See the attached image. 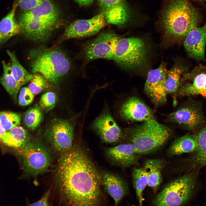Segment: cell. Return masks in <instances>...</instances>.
I'll return each mask as SVG.
<instances>
[{
  "instance_id": "6da1fadb",
  "label": "cell",
  "mask_w": 206,
  "mask_h": 206,
  "mask_svg": "<svg viewBox=\"0 0 206 206\" xmlns=\"http://www.w3.org/2000/svg\"><path fill=\"white\" fill-rule=\"evenodd\" d=\"M56 179L61 197L68 205L94 206L101 197V175L86 152L72 148L62 154Z\"/></svg>"
},
{
  "instance_id": "7a4b0ae2",
  "label": "cell",
  "mask_w": 206,
  "mask_h": 206,
  "mask_svg": "<svg viewBox=\"0 0 206 206\" xmlns=\"http://www.w3.org/2000/svg\"><path fill=\"white\" fill-rule=\"evenodd\" d=\"M199 11L189 0H171L164 10L162 22L166 41L170 45L184 40L201 21Z\"/></svg>"
},
{
  "instance_id": "3957f363",
  "label": "cell",
  "mask_w": 206,
  "mask_h": 206,
  "mask_svg": "<svg viewBox=\"0 0 206 206\" xmlns=\"http://www.w3.org/2000/svg\"><path fill=\"white\" fill-rule=\"evenodd\" d=\"M29 55L32 72L41 73L45 79L56 86L70 68L68 58L58 48L41 47L32 49Z\"/></svg>"
},
{
  "instance_id": "277c9868",
  "label": "cell",
  "mask_w": 206,
  "mask_h": 206,
  "mask_svg": "<svg viewBox=\"0 0 206 206\" xmlns=\"http://www.w3.org/2000/svg\"><path fill=\"white\" fill-rule=\"evenodd\" d=\"M170 130L155 119L126 129L123 134L134 146L137 154H145L157 149L167 141Z\"/></svg>"
},
{
  "instance_id": "5b68a950",
  "label": "cell",
  "mask_w": 206,
  "mask_h": 206,
  "mask_svg": "<svg viewBox=\"0 0 206 206\" xmlns=\"http://www.w3.org/2000/svg\"><path fill=\"white\" fill-rule=\"evenodd\" d=\"M150 50L149 45L140 37L120 38L116 45L113 60L126 70L142 71L148 64Z\"/></svg>"
},
{
  "instance_id": "8992f818",
  "label": "cell",
  "mask_w": 206,
  "mask_h": 206,
  "mask_svg": "<svg viewBox=\"0 0 206 206\" xmlns=\"http://www.w3.org/2000/svg\"><path fill=\"white\" fill-rule=\"evenodd\" d=\"M195 179L187 175L171 181L157 195L153 204L156 206H180L185 204L193 193Z\"/></svg>"
},
{
  "instance_id": "52a82bcc",
  "label": "cell",
  "mask_w": 206,
  "mask_h": 206,
  "mask_svg": "<svg viewBox=\"0 0 206 206\" xmlns=\"http://www.w3.org/2000/svg\"><path fill=\"white\" fill-rule=\"evenodd\" d=\"M22 153L23 167L27 174L36 176L48 170L52 158L49 150L43 144L38 142L29 141Z\"/></svg>"
},
{
  "instance_id": "ba28073f",
  "label": "cell",
  "mask_w": 206,
  "mask_h": 206,
  "mask_svg": "<svg viewBox=\"0 0 206 206\" xmlns=\"http://www.w3.org/2000/svg\"><path fill=\"white\" fill-rule=\"evenodd\" d=\"M120 38L112 32L100 33L83 45L82 53L85 60L90 62L100 58L113 60L116 45Z\"/></svg>"
},
{
  "instance_id": "9c48e42d",
  "label": "cell",
  "mask_w": 206,
  "mask_h": 206,
  "mask_svg": "<svg viewBox=\"0 0 206 206\" xmlns=\"http://www.w3.org/2000/svg\"><path fill=\"white\" fill-rule=\"evenodd\" d=\"M46 136L48 142L55 150L63 153L72 148L73 128L66 120L55 119L48 128Z\"/></svg>"
},
{
  "instance_id": "30bf717a",
  "label": "cell",
  "mask_w": 206,
  "mask_h": 206,
  "mask_svg": "<svg viewBox=\"0 0 206 206\" xmlns=\"http://www.w3.org/2000/svg\"><path fill=\"white\" fill-rule=\"evenodd\" d=\"M107 23L105 15L102 12L89 19L76 20L66 27L59 42L93 35L105 27Z\"/></svg>"
},
{
  "instance_id": "8fae6325",
  "label": "cell",
  "mask_w": 206,
  "mask_h": 206,
  "mask_svg": "<svg viewBox=\"0 0 206 206\" xmlns=\"http://www.w3.org/2000/svg\"><path fill=\"white\" fill-rule=\"evenodd\" d=\"M21 33L28 39L39 42L47 40L53 32L59 27L62 21L31 19L18 20Z\"/></svg>"
},
{
  "instance_id": "7c38bea8",
  "label": "cell",
  "mask_w": 206,
  "mask_h": 206,
  "mask_svg": "<svg viewBox=\"0 0 206 206\" xmlns=\"http://www.w3.org/2000/svg\"><path fill=\"white\" fill-rule=\"evenodd\" d=\"M168 72L166 64L163 62L158 68L148 73L144 90L155 104H161L167 100L165 85Z\"/></svg>"
},
{
  "instance_id": "4fadbf2b",
  "label": "cell",
  "mask_w": 206,
  "mask_h": 206,
  "mask_svg": "<svg viewBox=\"0 0 206 206\" xmlns=\"http://www.w3.org/2000/svg\"><path fill=\"white\" fill-rule=\"evenodd\" d=\"M97 1L107 23L122 26L130 20L132 12L126 0H97Z\"/></svg>"
},
{
  "instance_id": "5bb4252c",
  "label": "cell",
  "mask_w": 206,
  "mask_h": 206,
  "mask_svg": "<svg viewBox=\"0 0 206 206\" xmlns=\"http://www.w3.org/2000/svg\"><path fill=\"white\" fill-rule=\"evenodd\" d=\"M206 42V22L203 26L195 27L190 31L184 39V46L190 57L204 60Z\"/></svg>"
},
{
  "instance_id": "9a60e30c",
  "label": "cell",
  "mask_w": 206,
  "mask_h": 206,
  "mask_svg": "<svg viewBox=\"0 0 206 206\" xmlns=\"http://www.w3.org/2000/svg\"><path fill=\"white\" fill-rule=\"evenodd\" d=\"M92 126L105 142L115 143L123 137L121 130L108 112H104L97 117L94 122Z\"/></svg>"
},
{
  "instance_id": "2e32d148",
  "label": "cell",
  "mask_w": 206,
  "mask_h": 206,
  "mask_svg": "<svg viewBox=\"0 0 206 206\" xmlns=\"http://www.w3.org/2000/svg\"><path fill=\"white\" fill-rule=\"evenodd\" d=\"M121 116L132 121H146L154 119L151 110L139 99L130 97L122 104L120 111Z\"/></svg>"
},
{
  "instance_id": "e0dca14e",
  "label": "cell",
  "mask_w": 206,
  "mask_h": 206,
  "mask_svg": "<svg viewBox=\"0 0 206 206\" xmlns=\"http://www.w3.org/2000/svg\"><path fill=\"white\" fill-rule=\"evenodd\" d=\"M169 120L189 129H193L201 124L203 118L201 113L192 106H184L171 113Z\"/></svg>"
},
{
  "instance_id": "ac0fdd59",
  "label": "cell",
  "mask_w": 206,
  "mask_h": 206,
  "mask_svg": "<svg viewBox=\"0 0 206 206\" xmlns=\"http://www.w3.org/2000/svg\"><path fill=\"white\" fill-rule=\"evenodd\" d=\"M106 153L113 162L126 167L138 164V159L134 145L131 143L123 144L108 148Z\"/></svg>"
},
{
  "instance_id": "d6986e66",
  "label": "cell",
  "mask_w": 206,
  "mask_h": 206,
  "mask_svg": "<svg viewBox=\"0 0 206 206\" xmlns=\"http://www.w3.org/2000/svg\"><path fill=\"white\" fill-rule=\"evenodd\" d=\"M31 19L62 21L59 9L51 0H43L35 7L23 11L18 16V20Z\"/></svg>"
},
{
  "instance_id": "ffe728a7",
  "label": "cell",
  "mask_w": 206,
  "mask_h": 206,
  "mask_svg": "<svg viewBox=\"0 0 206 206\" xmlns=\"http://www.w3.org/2000/svg\"><path fill=\"white\" fill-rule=\"evenodd\" d=\"M190 79V83L182 86L177 92L179 96L201 95L206 97V71L185 74L181 79V83L183 81Z\"/></svg>"
},
{
  "instance_id": "44dd1931",
  "label": "cell",
  "mask_w": 206,
  "mask_h": 206,
  "mask_svg": "<svg viewBox=\"0 0 206 206\" xmlns=\"http://www.w3.org/2000/svg\"><path fill=\"white\" fill-rule=\"evenodd\" d=\"M102 183L108 193L117 205L126 195L128 187L126 183L119 177L105 172L101 175Z\"/></svg>"
},
{
  "instance_id": "7402d4cb",
  "label": "cell",
  "mask_w": 206,
  "mask_h": 206,
  "mask_svg": "<svg viewBox=\"0 0 206 206\" xmlns=\"http://www.w3.org/2000/svg\"><path fill=\"white\" fill-rule=\"evenodd\" d=\"M18 6L15 3L8 13L0 21V44L6 42L11 37L21 33L20 26L15 18Z\"/></svg>"
},
{
  "instance_id": "603a6c76",
  "label": "cell",
  "mask_w": 206,
  "mask_h": 206,
  "mask_svg": "<svg viewBox=\"0 0 206 206\" xmlns=\"http://www.w3.org/2000/svg\"><path fill=\"white\" fill-rule=\"evenodd\" d=\"M29 140V135L27 131L18 126L7 132L2 143L9 147L21 150L22 152Z\"/></svg>"
},
{
  "instance_id": "cb8c5ba5",
  "label": "cell",
  "mask_w": 206,
  "mask_h": 206,
  "mask_svg": "<svg viewBox=\"0 0 206 206\" xmlns=\"http://www.w3.org/2000/svg\"><path fill=\"white\" fill-rule=\"evenodd\" d=\"M197 147L196 136L187 134L174 141L169 148V153L171 156L180 155L196 151Z\"/></svg>"
},
{
  "instance_id": "d4e9b609",
  "label": "cell",
  "mask_w": 206,
  "mask_h": 206,
  "mask_svg": "<svg viewBox=\"0 0 206 206\" xmlns=\"http://www.w3.org/2000/svg\"><path fill=\"white\" fill-rule=\"evenodd\" d=\"M161 161L159 159H147L145 160L143 168L147 176V185L156 191L162 180Z\"/></svg>"
},
{
  "instance_id": "484cf974",
  "label": "cell",
  "mask_w": 206,
  "mask_h": 206,
  "mask_svg": "<svg viewBox=\"0 0 206 206\" xmlns=\"http://www.w3.org/2000/svg\"><path fill=\"white\" fill-rule=\"evenodd\" d=\"M187 71V68L179 62L176 61L171 69L168 71L165 85L167 94L177 92L181 85V76Z\"/></svg>"
},
{
  "instance_id": "4316f807",
  "label": "cell",
  "mask_w": 206,
  "mask_h": 206,
  "mask_svg": "<svg viewBox=\"0 0 206 206\" xmlns=\"http://www.w3.org/2000/svg\"><path fill=\"white\" fill-rule=\"evenodd\" d=\"M2 63L3 73L0 78V82L8 93L15 100L21 86L13 75L11 65L4 61H3Z\"/></svg>"
},
{
  "instance_id": "83f0119b",
  "label": "cell",
  "mask_w": 206,
  "mask_h": 206,
  "mask_svg": "<svg viewBox=\"0 0 206 206\" xmlns=\"http://www.w3.org/2000/svg\"><path fill=\"white\" fill-rule=\"evenodd\" d=\"M7 52L11 60L13 75L17 83L21 87L31 81L33 74L29 73L21 64L14 52L7 50Z\"/></svg>"
},
{
  "instance_id": "f1b7e54d",
  "label": "cell",
  "mask_w": 206,
  "mask_h": 206,
  "mask_svg": "<svg viewBox=\"0 0 206 206\" xmlns=\"http://www.w3.org/2000/svg\"><path fill=\"white\" fill-rule=\"evenodd\" d=\"M132 175L133 186L139 205L141 206L142 202L144 200L143 197V191L147 185V175L143 168H134Z\"/></svg>"
},
{
  "instance_id": "f546056e",
  "label": "cell",
  "mask_w": 206,
  "mask_h": 206,
  "mask_svg": "<svg viewBox=\"0 0 206 206\" xmlns=\"http://www.w3.org/2000/svg\"><path fill=\"white\" fill-rule=\"evenodd\" d=\"M195 136L198 147L192 161L194 165L206 166V127L201 129Z\"/></svg>"
},
{
  "instance_id": "4dcf8cb0",
  "label": "cell",
  "mask_w": 206,
  "mask_h": 206,
  "mask_svg": "<svg viewBox=\"0 0 206 206\" xmlns=\"http://www.w3.org/2000/svg\"><path fill=\"white\" fill-rule=\"evenodd\" d=\"M42 118L41 109L37 106L28 110L24 114L23 122L26 126L31 130L35 129L41 123Z\"/></svg>"
},
{
  "instance_id": "1f68e13d",
  "label": "cell",
  "mask_w": 206,
  "mask_h": 206,
  "mask_svg": "<svg viewBox=\"0 0 206 206\" xmlns=\"http://www.w3.org/2000/svg\"><path fill=\"white\" fill-rule=\"evenodd\" d=\"M21 119L20 115L17 113L9 111L0 112V121L6 131L19 126Z\"/></svg>"
},
{
  "instance_id": "d6a6232c",
  "label": "cell",
  "mask_w": 206,
  "mask_h": 206,
  "mask_svg": "<svg viewBox=\"0 0 206 206\" xmlns=\"http://www.w3.org/2000/svg\"><path fill=\"white\" fill-rule=\"evenodd\" d=\"M45 79L39 74H33L28 88L34 95L39 94L47 87L48 84Z\"/></svg>"
},
{
  "instance_id": "836d02e7",
  "label": "cell",
  "mask_w": 206,
  "mask_h": 206,
  "mask_svg": "<svg viewBox=\"0 0 206 206\" xmlns=\"http://www.w3.org/2000/svg\"><path fill=\"white\" fill-rule=\"evenodd\" d=\"M56 101V94L53 92H49L41 96L39 104L41 109L45 112H48L55 107Z\"/></svg>"
},
{
  "instance_id": "e575fe53",
  "label": "cell",
  "mask_w": 206,
  "mask_h": 206,
  "mask_svg": "<svg viewBox=\"0 0 206 206\" xmlns=\"http://www.w3.org/2000/svg\"><path fill=\"white\" fill-rule=\"evenodd\" d=\"M34 95L27 87L21 88L19 93L18 102L19 104L26 106L30 104L33 102Z\"/></svg>"
},
{
  "instance_id": "d590c367",
  "label": "cell",
  "mask_w": 206,
  "mask_h": 206,
  "mask_svg": "<svg viewBox=\"0 0 206 206\" xmlns=\"http://www.w3.org/2000/svg\"><path fill=\"white\" fill-rule=\"evenodd\" d=\"M43 0H18V5L23 11L30 10L39 5Z\"/></svg>"
},
{
  "instance_id": "8d00e7d4",
  "label": "cell",
  "mask_w": 206,
  "mask_h": 206,
  "mask_svg": "<svg viewBox=\"0 0 206 206\" xmlns=\"http://www.w3.org/2000/svg\"><path fill=\"white\" fill-rule=\"evenodd\" d=\"M50 189H49L38 201L29 205L30 206H48L49 205L48 199Z\"/></svg>"
},
{
  "instance_id": "74e56055",
  "label": "cell",
  "mask_w": 206,
  "mask_h": 206,
  "mask_svg": "<svg viewBox=\"0 0 206 206\" xmlns=\"http://www.w3.org/2000/svg\"><path fill=\"white\" fill-rule=\"evenodd\" d=\"M80 5L87 6L92 5L95 0H74Z\"/></svg>"
},
{
  "instance_id": "f35d334b",
  "label": "cell",
  "mask_w": 206,
  "mask_h": 206,
  "mask_svg": "<svg viewBox=\"0 0 206 206\" xmlns=\"http://www.w3.org/2000/svg\"><path fill=\"white\" fill-rule=\"evenodd\" d=\"M7 131L3 127L0 121V141H1L6 133Z\"/></svg>"
},
{
  "instance_id": "ab89813d",
  "label": "cell",
  "mask_w": 206,
  "mask_h": 206,
  "mask_svg": "<svg viewBox=\"0 0 206 206\" xmlns=\"http://www.w3.org/2000/svg\"><path fill=\"white\" fill-rule=\"evenodd\" d=\"M195 1H197L198 2H203L206 0H194Z\"/></svg>"
}]
</instances>
